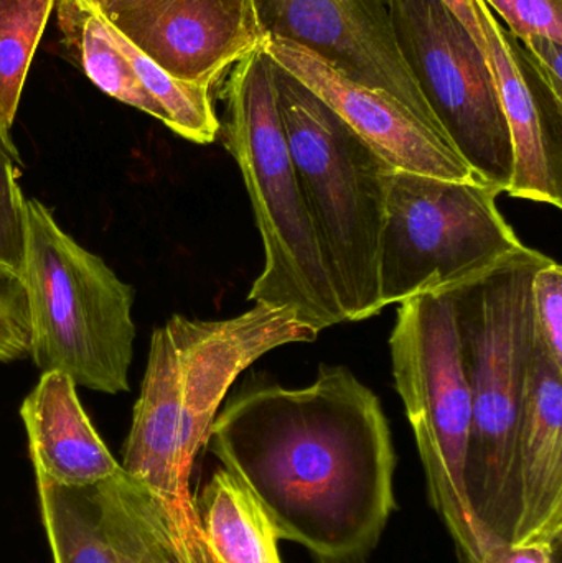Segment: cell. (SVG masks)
Listing matches in <instances>:
<instances>
[{"label": "cell", "instance_id": "obj_3", "mask_svg": "<svg viewBox=\"0 0 562 563\" xmlns=\"http://www.w3.org/2000/svg\"><path fill=\"white\" fill-rule=\"evenodd\" d=\"M550 257L525 246L500 264L444 290L454 308L472 420L465 495L491 538L510 542L518 427L535 351L531 280Z\"/></svg>", "mask_w": 562, "mask_h": 563}, {"label": "cell", "instance_id": "obj_19", "mask_svg": "<svg viewBox=\"0 0 562 563\" xmlns=\"http://www.w3.org/2000/svg\"><path fill=\"white\" fill-rule=\"evenodd\" d=\"M56 0H0V145L22 165L13 122L36 46Z\"/></svg>", "mask_w": 562, "mask_h": 563}, {"label": "cell", "instance_id": "obj_5", "mask_svg": "<svg viewBox=\"0 0 562 563\" xmlns=\"http://www.w3.org/2000/svg\"><path fill=\"white\" fill-rule=\"evenodd\" d=\"M274 81L297 184L343 317H375L385 310L379 243L395 167L276 63Z\"/></svg>", "mask_w": 562, "mask_h": 563}, {"label": "cell", "instance_id": "obj_21", "mask_svg": "<svg viewBox=\"0 0 562 563\" xmlns=\"http://www.w3.org/2000/svg\"><path fill=\"white\" fill-rule=\"evenodd\" d=\"M531 320L541 351L562 367V267L551 257L531 280Z\"/></svg>", "mask_w": 562, "mask_h": 563}, {"label": "cell", "instance_id": "obj_24", "mask_svg": "<svg viewBox=\"0 0 562 563\" xmlns=\"http://www.w3.org/2000/svg\"><path fill=\"white\" fill-rule=\"evenodd\" d=\"M517 42L543 35L562 45V0H485Z\"/></svg>", "mask_w": 562, "mask_h": 563}, {"label": "cell", "instance_id": "obj_25", "mask_svg": "<svg viewBox=\"0 0 562 563\" xmlns=\"http://www.w3.org/2000/svg\"><path fill=\"white\" fill-rule=\"evenodd\" d=\"M515 40V38H514ZM518 55L530 68L531 78L540 86L541 91L562 111V73L561 43L553 42L543 35H530L517 42Z\"/></svg>", "mask_w": 562, "mask_h": 563}, {"label": "cell", "instance_id": "obj_10", "mask_svg": "<svg viewBox=\"0 0 562 563\" xmlns=\"http://www.w3.org/2000/svg\"><path fill=\"white\" fill-rule=\"evenodd\" d=\"M35 479L53 563H188L164 509L124 470L78 488Z\"/></svg>", "mask_w": 562, "mask_h": 563}, {"label": "cell", "instance_id": "obj_23", "mask_svg": "<svg viewBox=\"0 0 562 563\" xmlns=\"http://www.w3.org/2000/svg\"><path fill=\"white\" fill-rule=\"evenodd\" d=\"M15 162L0 145V264L20 274L23 261V194Z\"/></svg>", "mask_w": 562, "mask_h": 563}, {"label": "cell", "instance_id": "obj_26", "mask_svg": "<svg viewBox=\"0 0 562 563\" xmlns=\"http://www.w3.org/2000/svg\"><path fill=\"white\" fill-rule=\"evenodd\" d=\"M561 542L511 545L492 538L478 563H560Z\"/></svg>", "mask_w": 562, "mask_h": 563}, {"label": "cell", "instance_id": "obj_8", "mask_svg": "<svg viewBox=\"0 0 562 563\" xmlns=\"http://www.w3.org/2000/svg\"><path fill=\"white\" fill-rule=\"evenodd\" d=\"M484 181L393 170L379 243L383 308L458 287L524 250Z\"/></svg>", "mask_w": 562, "mask_h": 563}, {"label": "cell", "instance_id": "obj_11", "mask_svg": "<svg viewBox=\"0 0 562 563\" xmlns=\"http://www.w3.org/2000/svg\"><path fill=\"white\" fill-rule=\"evenodd\" d=\"M257 9L267 35L290 40L353 81L393 96L448 139L403 56L388 0H257Z\"/></svg>", "mask_w": 562, "mask_h": 563}, {"label": "cell", "instance_id": "obj_1", "mask_svg": "<svg viewBox=\"0 0 562 563\" xmlns=\"http://www.w3.org/2000/svg\"><path fill=\"white\" fill-rule=\"evenodd\" d=\"M208 450L260 503L279 539L326 561L375 549L396 509V453L382 402L352 371L306 387H244L218 412Z\"/></svg>", "mask_w": 562, "mask_h": 563}, {"label": "cell", "instance_id": "obj_9", "mask_svg": "<svg viewBox=\"0 0 562 563\" xmlns=\"http://www.w3.org/2000/svg\"><path fill=\"white\" fill-rule=\"evenodd\" d=\"M403 56L449 142L507 194L514 147L488 56L441 0H388Z\"/></svg>", "mask_w": 562, "mask_h": 563}, {"label": "cell", "instance_id": "obj_17", "mask_svg": "<svg viewBox=\"0 0 562 563\" xmlns=\"http://www.w3.org/2000/svg\"><path fill=\"white\" fill-rule=\"evenodd\" d=\"M195 501L201 531L218 563H283L273 522L228 470H217Z\"/></svg>", "mask_w": 562, "mask_h": 563}, {"label": "cell", "instance_id": "obj_27", "mask_svg": "<svg viewBox=\"0 0 562 563\" xmlns=\"http://www.w3.org/2000/svg\"><path fill=\"white\" fill-rule=\"evenodd\" d=\"M441 2L451 10L452 15H454L455 19L462 23V26L467 30L469 35L474 40L478 49L487 55V42H485L481 22H478L474 0H441Z\"/></svg>", "mask_w": 562, "mask_h": 563}, {"label": "cell", "instance_id": "obj_4", "mask_svg": "<svg viewBox=\"0 0 562 563\" xmlns=\"http://www.w3.org/2000/svg\"><path fill=\"white\" fill-rule=\"evenodd\" d=\"M221 99V139L243 175L264 246V269L247 300L293 310L317 333L345 323L297 184L277 108L274 63L263 48L227 73Z\"/></svg>", "mask_w": 562, "mask_h": 563}, {"label": "cell", "instance_id": "obj_6", "mask_svg": "<svg viewBox=\"0 0 562 563\" xmlns=\"http://www.w3.org/2000/svg\"><path fill=\"white\" fill-rule=\"evenodd\" d=\"M29 311V356L76 387L128 393L134 357V288L76 243L35 198H23L20 269Z\"/></svg>", "mask_w": 562, "mask_h": 563}, {"label": "cell", "instance_id": "obj_13", "mask_svg": "<svg viewBox=\"0 0 562 563\" xmlns=\"http://www.w3.org/2000/svg\"><path fill=\"white\" fill-rule=\"evenodd\" d=\"M263 49L271 62L319 96L396 170L445 180L484 181L448 139L416 118L393 96L353 81L317 53L290 40L267 35Z\"/></svg>", "mask_w": 562, "mask_h": 563}, {"label": "cell", "instance_id": "obj_15", "mask_svg": "<svg viewBox=\"0 0 562 563\" xmlns=\"http://www.w3.org/2000/svg\"><path fill=\"white\" fill-rule=\"evenodd\" d=\"M562 541V367L535 340L515 455L508 544Z\"/></svg>", "mask_w": 562, "mask_h": 563}, {"label": "cell", "instance_id": "obj_2", "mask_svg": "<svg viewBox=\"0 0 562 563\" xmlns=\"http://www.w3.org/2000/svg\"><path fill=\"white\" fill-rule=\"evenodd\" d=\"M319 334L293 310L260 303L227 320L174 314L152 334L121 466L164 509L188 563H218L190 478L227 394L264 354Z\"/></svg>", "mask_w": 562, "mask_h": 563}, {"label": "cell", "instance_id": "obj_12", "mask_svg": "<svg viewBox=\"0 0 562 563\" xmlns=\"http://www.w3.org/2000/svg\"><path fill=\"white\" fill-rule=\"evenodd\" d=\"M165 71L213 89L267 38L257 0H92Z\"/></svg>", "mask_w": 562, "mask_h": 563}, {"label": "cell", "instance_id": "obj_22", "mask_svg": "<svg viewBox=\"0 0 562 563\" xmlns=\"http://www.w3.org/2000/svg\"><path fill=\"white\" fill-rule=\"evenodd\" d=\"M29 311L22 277L0 264V363L29 356Z\"/></svg>", "mask_w": 562, "mask_h": 563}, {"label": "cell", "instance_id": "obj_7", "mask_svg": "<svg viewBox=\"0 0 562 563\" xmlns=\"http://www.w3.org/2000/svg\"><path fill=\"white\" fill-rule=\"evenodd\" d=\"M398 305L389 338L393 377L415 433L429 498L454 539L459 563H478L492 538L475 521L465 495L472 404L454 308L445 291Z\"/></svg>", "mask_w": 562, "mask_h": 563}, {"label": "cell", "instance_id": "obj_14", "mask_svg": "<svg viewBox=\"0 0 562 563\" xmlns=\"http://www.w3.org/2000/svg\"><path fill=\"white\" fill-rule=\"evenodd\" d=\"M474 3L514 147V177L507 194L562 208V111L525 69L515 40L487 2Z\"/></svg>", "mask_w": 562, "mask_h": 563}, {"label": "cell", "instance_id": "obj_20", "mask_svg": "<svg viewBox=\"0 0 562 563\" xmlns=\"http://www.w3.org/2000/svg\"><path fill=\"white\" fill-rule=\"evenodd\" d=\"M119 49L124 53L142 88L164 111L165 125L195 144H211L220 134V119L211 101V88L175 78L132 45L109 23Z\"/></svg>", "mask_w": 562, "mask_h": 563}, {"label": "cell", "instance_id": "obj_18", "mask_svg": "<svg viewBox=\"0 0 562 563\" xmlns=\"http://www.w3.org/2000/svg\"><path fill=\"white\" fill-rule=\"evenodd\" d=\"M55 5L63 46L76 66L106 95L165 124L164 111L142 88L96 3L56 0Z\"/></svg>", "mask_w": 562, "mask_h": 563}, {"label": "cell", "instance_id": "obj_16", "mask_svg": "<svg viewBox=\"0 0 562 563\" xmlns=\"http://www.w3.org/2000/svg\"><path fill=\"white\" fill-rule=\"evenodd\" d=\"M35 478L53 485H95L122 472L82 409L71 377L42 373L20 407Z\"/></svg>", "mask_w": 562, "mask_h": 563}]
</instances>
